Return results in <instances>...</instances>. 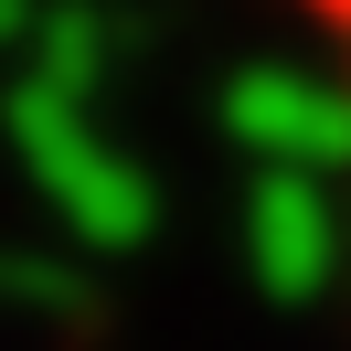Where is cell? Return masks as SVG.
Listing matches in <instances>:
<instances>
[{
  "label": "cell",
  "instance_id": "cell-1",
  "mask_svg": "<svg viewBox=\"0 0 351 351\" xmlns=\"http://www.w3.org/2000/svg\"><path fill=\"white\" fill-rule=\"evenodd\" d=\"M277 11L330 53V75H341V117H351V0H277Z\"/></svg>",
  "mask_w": 351,
  "mask_h": 351
}]
</instances>
